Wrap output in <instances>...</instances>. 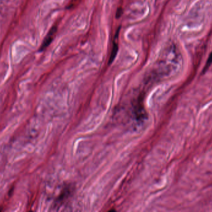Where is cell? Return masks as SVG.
<instances>
[{"label":"cell","mask_w":212,"mask_h":212,"mask_svg":"<svg viewBox=\"0 0 212 212\" xmlns=\"http://www.w3.org/2000/svg\"><path fill=\"white\" fill-rule=\"evenodd\" d=\"M57 32V26H53L49 31V32L47 34L46 37H45L44 40L41 46V48L39 49L40 51H44L50 45V44L52 43L53 40L54 39V38L55 37V35Z\"/></svg>","instance_id":"1"},{"label":"cell","mask_w":212,"mask_h":212,"mask_svg":"<svg viewBox=\"0 0 212 212\" xmlns=\"http://www.w3.org/2000/svg\"><path fill=\"white\" fill-rule=\"evenodd\" d=\"M118 50H119V46L117 42H114V45L112 47V52L111 54V56H110V59H109V64L112 63V62L114 61L115 57H116L117 52H118Z\"/></svg>","instance_id":"2"},{"label":"cell","mask_w":212,"mask_h":212,"mask_svg":"<svg viewBox=\"0 0 212 212\" xmlns=\"http://www.w3.org/2000/svg\"><path fill=\"white\" fill-rule=\"evenodd\" d=\"M212 64V52H211V54H210L208 58V59H207V63L204 67V68L203 69V73H204L208 69V68L210 67V66Z\"/></svg>","instance_id":"3"}]
</instances>
